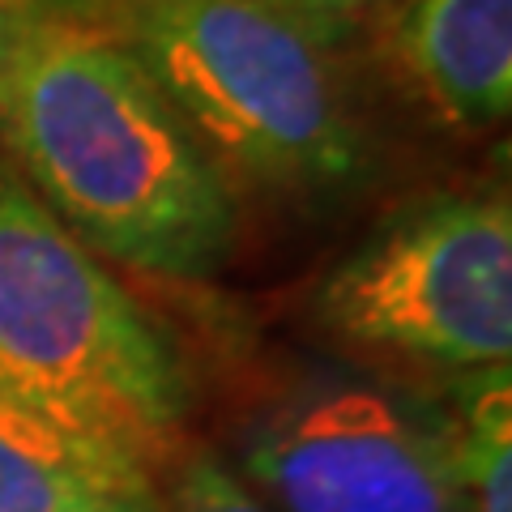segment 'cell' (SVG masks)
Returning <instances> with one entry per match:
<instances>
[{
    "instance_id": "cell-1",
    "label": "cell",
    "mask_w": 512,
    "mask_h": 512,
    "mask_svg": "<svg viewBox=\"0 0 512 512\" xmlns=\"http://www.w3.org/2000/svg\"><path fill=\"white\" fill-rule=\"evenodd\" d=\"M0 158L103 261L201 282L235 252V184L141 60L56 0L0 60Z\"/></svg>"
},
{
    "instance_id": "cell-2",
    "label": "cell",
    "mask_w": 512,
    "mask_h": 512,
    "mask_svg": "<svg viewBox=\"0 0 512 512\" xmlns=\"http://www.w3.org/2000/svg\"><path fill=\"white\" fill-rule=\"evenodd\" d=\"M0 397L167 483L192 376L171 333L0 158Z\"/></svg>"
},
{
    "instance_id": "cell-3",
    "label": "cell",
    "mask_w": 512,
    "mask_h": 512,
    "mask_svg": "<svg viewBox=\"0 0 512 512\" xmlns=\"http://www.w3.org/2000/svg\"><path fill=\"white\" fill-rule=\"evenodd\" d=\"M94 22L141 60L235 192L320 197L367 167L333 47L269 0H103Z\"/></svg>"
},
{
    "instance_id": "cell-4",
    "label": "cell",
    "mask_w": 512,
    "mask_h": 512,
    "mask_svg": "<svg viewBox=\"0 0 512 512\" xmlns=\"http://www.w3.org/2000/svg\"><path fill=\"white\" fill-rule=\"evenodd\" d=\"M329 346L389 380H470L512 363L504 188L431 192L389 214L312 295Z\"/></svg>"
},
{
    "instance_id": "cell-5",
    "label": "cell",
    "mask_w": 512,
    "mask_h": 512,
    "mask_svg": "<svg viewBox=\"0 0 512 512\" xmlns=\"http://www.w3.org/2000/svg\"><path fill=\"white\" fill-rule=\"evenodd\" d=\"M239 478L274 512H470L453 406L389 376H312L239 436Z\"/></svg>"
},
{
    "instance_id": "cell-6",
    "label": "cell",
    "mask_w": 512,
    "mask_h": 512,
    "mask_svg": "<svg viewBox=\"0 0 512 512\" xmlns=\"http://www.w3.org/2000/svg\"><path fill=\"white\" fill-rule=\"evenodd\" d=\"M389 64L448 128L504 124L512 107V0H402Z\"/></svg>"
},
{
    "instance_id": "cell-7",
    "label": "cell",
    "mask_w": 512,
    "mask_h": 512,
    "mask_svg": "<svg viewBox=\"0 0 512 512\" xmlns=\"http://www.w3.org/2000/svg\"><path fill=\"white\" fill-rule=\"evenodd\" d=\"M0 512H163V478L0 397Z\"/></svg>"
},
{
    "instance_id": "cell-8",
    "label": "cell",
    "mask_w": 512,
    "mask_h": 512,
    "mask_svg": "<svg viewBox=\"0 0 512 512\" xmlns=\"http://www.w3.org/2000/svg\"><path fill=\"white\" fill-rule=\"evenodd\" d=\"M470 512H512V376L508 367L457 384Z\"/></svg>"
},
{
    "instance_id": "cell-9",
    "label": "cell",
    "mask_w": 512,
    "mask_h": 512,
    "mask_svg": "<svg viewBox=\"0 0 512 512\" xmlns=\"http://www.w3.org/2000/svg\"><path fill=\"white\" fill-rule=\"evenodd\" d=\"M163 512H274L214 453H188L163 483Z\"/></svg>"
},
{
    "instance_id": "cell-10",
    "label": "cell",
    "mask_w": 512,
    "mask_h": 512,
    "mask_svg": "<svg viewBox=\"0 0 512 512\" xmlns=\"http://www.w3.org/2000/svg\"><path fill=\"white\" fill-rule=\"evenodd\" d=\"M269 5L282 9L286 18H295L299 26H308L329 47H338L350 30H359V22L389 9L393 0H269Z\"/></svg>"
},
{
    "instance_id": "cell-11",
    "label": "cell",
    "mask_w": 512,
    "mask_h": 512,
    "mask_svg": "<svg viewBox=\"0 0 512 512\" xmlns=\"http://www.w3.org/2000/svg\"><path fill=\"white\" fill-rule=\"evenodd\" d=\"M35 5L39 0H0V60H5V52L13 47V39H18L26 18L35 13Z\"/></svg>"
}]
</instances>
